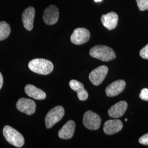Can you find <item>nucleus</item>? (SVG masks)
<instances>
[{
	"label": "nucleus",
	"mask_w": 148,
	"mask_h": 148,
	"mask_svg": "<svg viewBox=\"0 0 148 148\" xmlns=\"http://www.w3.org/2000/svg\"><path fill=\"white\" fill-rule=\"evenodd\" d=\"M28 66L34 73L43 75L51 73L54 68L53 63L45 59H34L29 63Z\"/></svg>",
	"instance_id": "nucleus-1"
},
{
	"label": "nucleus",
	"mask_w": 148,
	"mask_h": 148,
	"mask_svg": "<svg viewBox=\"0 0 148 148\" xmlns=\"http://www.w3.org/2000/svg\"><path fill=\"white\" fill-rule=\"evenodd\" d=\"M90 54L92 57L103 62H109L116 58L114 51L104 45H98L90 49Z\"/></svg>",
	"instance_id": "nucleus-2"
},
{
	"label": "nucleus",
	"mask_w": 148,
	"mask_h": 148,
	"mask_svg": "<svg viewBox=\"0 0 148 148\" xmlns=\"http://www.w3.org/2000/svg\"><path fill=\"white\" fill-rule=\"evenodd\" d=\"M3 134L6 140L12 145L21 148L25 143L24 138L21 133L10 126H5L3 130Z\"/></svg>",
	"instance_id": "nucleus-3"
},
{
	"label": "nucleus",
	"mask_w": 148,
	"mask_h": 148,
	"mask_svg": "<svg viewBox=\"0 0 148 148\" xmlns=\"http://www.w3.org/2000/svg\"><path fill=\"white\" fill-rule=\"evenodd\" d=\"M65 110L62 106H57L49 111L45 118L46 126L51 128L63 117Z\"/></svg>",
	"instance_id": "nucleus-4"
},
{
	"label": "nucleus",
	"mask_w": 148,
	"mask_h": 148,
	"mask_svg": "<svg viewBox=\"0 0 148 148\" xmlns=\"http://www.w3.org/2000/svg\"><path fill=\"white\" fill-rule=\"evenodd\" d=\"M101 117L93 111L86 112L83 118V123L85 127L90 130H97L101 126Z\"/></svg>",
	"instance_id": "nucleus-5"
},
{
	"label": "nucleus",
	"mask_w": 148,
	"mask_h": 148,
	"mask_svg": "<svg viewBox=\"0 0 148 148\" xmlns=\"http://www.w3.org/2000/svg\"><path fill=\"white\" fill-rule=\"evenodd\" d=\"M90 32L85 28L79 27L74 30L71 36V41L76 45H81L87 42L90 38Z\"/></svg>",
	"instance_id": "nucleus-6"
},
{
	"label": "nucleus",
	"mask_w": 148,
	"mask_h": 148,
	"mask_svg": "<svg viewBox=\"0 0 148 148\" xmlns=\"http://www.w3.org/2000/svg\"><path fill=\"white\" fill-rule=\"evenodd\" d=\"M108 73V68L106 65L100 66L91 71L89 75L90 81L95 86L101 85Z\"/></svg>",
	"instance_id": "nucleus-7"
},
{
	"label": "nucleus",
	"mask_w": 148,
	"mask_h": 148,
	"mask_svg": "<svg viewBox=\"0 0 148 148\" xmlns=\"http://www.w3.org/2000/svg\"><path fill=\"white\" fill-rule=\"evenodd\" d=\"M16 108L19 111L27 115L34 114L36 110V104L35 101L30 99L22 98L19 99L16 104Z\"/></svg>",
	"instance_id": "nucleus-8"
},
{
	"label": "nucleus",
	"mask_w": 148,
	"mask_h": 148,
	"mask_svg": "<svg viewBox=\"0 0 148 148\" xmlns=\"http://www.w3.org/2000/svg\"><path fill=\"white\" fill-rule=\"evenodd\" d=\"M59 13L58 8L54 5H50L45 9L43 12V19L49 25H52L58 21Z\"/></svg>",
	"instance_id": "nucleus-9"
},
{
	"label": "nucleus",
	"mask_w": 148,
	"mask_h": 148,
	"mask_svg": "<svg viewBox=\"0 0 148 148\" xmlns=\"http://www.w3.org/2000/svg\"><path fill=\"white\" fill-rule=\"evenodd\" d=\"M35 16V10L32 7L27 8L22 14V21L24 27L31 31L34 27V21Z\"/></svg>",
	"instance_id": "nucleus-10"
},
{
	"label": "nucleus",
	"mask_w": 148,
	"mask_h": 148,
	"mask_svg": "<svg viewBox=\"0 0 148 148\" xmlns=\"http://www.w3.org/2000/svg\"><path fill=\"white\" fill-rule=\"evenodd\" d=\"M126 87V82L122 79L117 80L110 85H109L106 89V94L109 97H112L119 95Z\"/></svg>",
	"instance_id": "nucleus-11"
},
{
	"label": "nucleus",
	"mask_w": 148,
	"mask_h": 148,
	"mask_svg": "<svg viewBox=\"0 0 148 148\" xmlns=\"http://www.w3.org/2000/svg\"><path fill=\"white\" fill-rule=\"evenodd\" d=\"M119 16L115 12H111L104 14L101 17V21L103 26L107 29L111 30L114 29L118 23Z\"/></svg>",
	"instance_id": "nucleus-12"
},
{
	"label": "nucleus",
	"mask_w": 148,
	"mask_h": 148,
	"mask_svg": "<svg viewBox=\"0 0 148 148\" xmlns=\"http://www.w3.org/2000/svg\"><path fill=\"white\" fill-rule=\"evenodd\" d=\"M127 102L125 101H120L112 106L108 110V114L112 118L117 119L122 116L127 110Z\"/></svg>",
	"instance_id": "nucleus-13"
},
{
	"label": "nucleus",
	"mask_w": 148,
	"mask_h": 148,
	"mask_svg": "<svg viewBox=\"0 0 148 148\" xmlns=\"http://www.w3.org/2000/svg\"><path fill=\"white\" fill-rule=\"evenodd\" d=\"M123 127V123L120 120H110L106 121L103 131L106 134L112 135L120 132Z\"/></svg>",
	"instance_id": "nucleus-14"
},
{
	"label": "nucleus",
	"mask_w": 148,
	"mask_h": 148,
	"mask_svg": "<svg viewBox=\"0 0 148 148\" xmlns=\"http://www.w3.org/2000/svg\"><path fill=\"white\" fill-rule=\"evenodd\" d=\"M75 131V123L73 120L67 122L59 131V137L63 139H69L73 137Z\"/></svg>",
	"instance_id": "nucleus-15"
},
{
	"label": "nucleus",
	"mask_w": 148,
	"mask_h": 148,
	"mask_svg": "<svg viewBox=\"0 0 148 148\" xmlns=\"http://www.w3.org/2000/svg\"><path fill=\"white\" fill-rule=\"evenodd\" d=\"M25 92L29 97L35 99L43 100L46 97L45 92L34 85H27L25 87Z\"/></svg>",
	"instance_id": "nucleus-16"
},
{
	"label": "nucleus",
	"mask_w": 148,
	"mask_h": 148,
	"mask_svg": "<svg viewBox=\"0 0 148 148\" xmlns=\"http://www.w3.org/2000/svg\"><path fill=\"white\" fill-rule=\"evenodd\" d=\"M11 32L10 26L7 22L0 21V41H3L8 38Z\"/></svg>",
	"instance_id": "nucleus-17"
},
{
	"label": "nucleus",
	"mask_w": 148,
	"mask_h": 148,
	"mask_svg": "<svg viewBox=\"0 0 148 148\" xmlns=\"http://www.w3.org/2000/svg\"><path fill=\"white\" fill-rule=\"evenodd\" d=\"M69 86L70 88L74 91L76 92L77 93L81 92L83 90H84V86L79 81L75 80V79H72L69 82Z\"/></svg>",
	"instance_id": "nucleus-18"
},
{
	"label": "nucleus",
	"mask_w": 148,
	"mask_h": 148,
	"mask_svg": "<svg viewBox=\"0 0 148 148\" xmlns=\"http://www.w3.org/2000/svg\"><path fill=\"white\" fill-rule=\"evenodd\" d=\"M136 3L140 11L148 10V0H136Z\"/></svg>",
	"instance_id": "nucleus-19"
},
{
	"label": "nucleus",
	"mask_w": 148,
	"mask_h": 148,
	"mask_svg": "<svg viewBox=\"0 0 148 148\" xmlns=\"http://www.w3.org/2000/svg\"><path fill=\"white\" fill-rule=\"evenodd\" d=\"M77 97L79 100L81 101H85L87 99L88 97V93L86 90L84 89L82 90L81 92L77 93Z\"/></svg>",
	"instance_id": "nucleus-20"
},
{
	"label": "nucleus",
	"mask_w": 148,
	"mask_h": 148,
	"mask_svg": "<svg viewBox=\"0 0 148 148\" xmlns=\"http://www.w3.org/2000/svg\"><path fill=\"white\" fill-rule=\"evenodd\" d=\"M139 54L142 58L148 59V44L140 51Z\"/></svg>",
	"instance_id": "nucleus-21"
},
{
	"label": "nucleus",
	"mask_w": 148,
	"mask_h": 148,
	"mask_svg": "<svg viewBox=\"0 0 148 148\" xmlns=\"http://www.w3.org/2000/svg\"><path fill=\"white\" fill-rule=\"evenodd\" d=\"M139 97L143 101H148V88H143L141 90L140 93L139 94Z\"/></svg>",
	"instance_id": "nucleus-22"
},
{
	"label": "nucleus",
	"mask_w": 148,
	"mask_h": 148,
	"mask_svg": "<svg viewBox=\"0 0 148 148\" xmlns=\"http://www.w3.org/2000/svg\"><path fill=\"white\" fill-rule=\"evenodd\" d=\"M139 142L143 145H148V133L145 134L139 139Z\"/></svg>",
	"instance_id": "nucleus-23"
},
{
	"label": "nucleus",
	"mask_w": 148,
	"mask_h": 148,
	"mask_svg": "<svg viewBox=\"0 0 148 148\" xmlns=\"http://www.w3.org/2000/svg\"><path fill=\"white\" fill-rule=\"evenodd\" d=\"M3 84V78L2 75L0 73V90L2 87Z\"/></svg>",
	"instance_id": "nucleus-24"
},
{
	"label": "nucleus",
	"mask_w": 148,
	"mask_h": 148,
	"mask_svg": "<svg viewBox=\"0 0 148 148\" xmlns=\"http://www.w3.org/2000/svg\"><path fill=\"white\" fill-rule=\"evenodd\" d=\"M102 0H95V2H101Z\"/></svg>",
	"instance_id": "nucleus-25"
},
{
	"label": "nucleus",
	"mask_w": 148,
	"mask_h": 148,
	"mask_svg": "<svg viewBox=\"0 0 148 148\" xmlns=\"http://www.w3.org/2000/svg\"><path fill=\"white\" fill-rule=\"evenodd\" d=\"M125 121H127V119H125Z\"/></svg>",
	"instance_id": "nucleus-26"
}]
</instances>
